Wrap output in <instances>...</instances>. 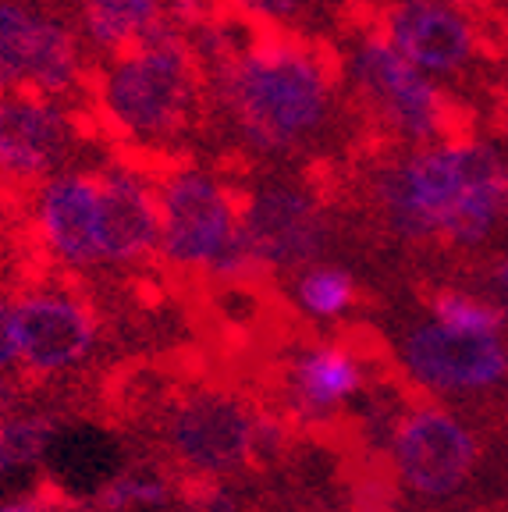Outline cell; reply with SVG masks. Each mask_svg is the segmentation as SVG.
I'll return each instance as SVG.
<instances>
[{"label":"cell","instance_id":"6da1fadb","mask_svg":"<svg viewBox=\"0 0 508 512\" xmlns=\"http://www.w3.org/2000/svg\"><path fill=\"white\" fill-rule=\"evenodd\" d=\"M345 111L338 57L313 36L253 32L207 68V118L253 164H288L331 139Z\"/></svg>","mask_w":508,"mask_h":512},{"label":"cell","instance_id":"7a4b0ae2","mask_svg":"<svg viewBox=\"0 0 508 512\" xmlns=\"http://www.w3.org/2000/svg\"><path fill=\"white\" fill-rule=\"evenodd\" d=\"M505 185V136L459 128L437 143L388 146L370 168L366 196L395 239L477 249L508 221Z\"/></svg>","mask_w":508,"mask_h":512},{"label":"cell","instance_id":"3957f363","mask_svg":"<svg viewBox=\"0 0 508 512\" xmlns=\"http://www.w3.org/2000/svg\"><path fill=\"white\" fill-rule=\"evenodd\" d=\"M86 100L93 128L118 153L175 160L207 118V72L189 36L167 25L153 40L96 64Z\"/></svg>","mask_w":508,"mask_h":512},{"label":"cell","instance_id":"277c9868","mask_svg":"<svg viewBox=\"0 0 508 512\" xmlns=\"http://www.w3.org/2000/svg\"><path fill=\"white\" fill-rule=\"evenodd\" d=\"M157 256L182 274L239 281L256 274L242 239V189L228 171L196 157H175L157 171Z\"/></svg>","mask_w":508,"mask_h":512},{"label":"cell","instance_id":"5b68a950","mask_svg":"<svg viewBox=\"0 0 508 512\" xmlns=\"http://www.w3.org/2000/svg\"><path fill=\"white\" fill-rule=\"evenodd\" d=\"M334 57L345 104L356 107L388 146H423L459 132L452 89L413 68L377 25L349 32Z\"/></svg>","mask_w":508,"mask_h":512},{"label":"cell","instance_id":"8992f818","mask_svg":"<svg viewBox=\"0 0 508 512\" xmlns=\"http://www.w3.org/2000/svg\"><path fill=\"white\" fill-rule=\"evenodd\" d=\"M93 68L61 8L47 0H0V96L29 89L79 104Z\"/></svg>","mask_w":508,"mask_h":512},{"label":"cell","instance_id":"52a82bcc","mask_svg":"<svg viewBox=\"0 0 508 512\" xmlns=\"http://www.w3.org/2000/svg\"><path fill=\"white\" fill-rule=\"evenodd\" d=\"M93 136L89 111L75 100L18 93L0 96V192H25L82 160Z\"/></svg>","mask_w":508,"mask_h":512},{"label":"cell","instance_id":"ba28073f","mask_svg":"<svg viewBox=\"0 0 508 512\" xmlns=\"http://www.w3.org/2000/svg\"><path fill=\"white\" fill-rule=\"evenodd\" d=\"M242 239L256 271H302L320 264L331 242L324 196L299 175H260L242 189Z\"/></svg>","mask_w":508,"mask_h":512},{"label":"cell","instance_id":"9c48e42d","mask_svg":"<svg viewBox=\"0 0 508 512\" xmlns=\"http://www.w3.org/2000/svg\"><path fill=\"white\" fill-rule=\"evenodd\" d=\"M381 36L441 86L469 79L491 54L484 11L452 0H391L377 18Z\"/></svg>","mask_w":508,"mask_h":512},{"label":"cell","instance_id":"30bf717a","mask_svg":"<svg viewBox=\"0 0 508 512\" xmlns=\"http://www.w3.org/2000/svg\"><path fill=\"white\" fill-rule=\"evenodd\" d=\"M29 228L54 267L93 271L100 267V168L75 160L29 192Z\"/></svg>","mask_w":508,"mask_h":512},{"label":"cell","instance_id":"8fae6325","mask_svg":"<svg viewBox=\"0 0 508 512\" xmlns=\"http://www.w3.org/2000/svg\"><path fill=\"white\" fill-rule=\"evenodd\" d=\"M100 168V267H135L157 253L160 207L150 160L107 153Z\"/></svg>","mask_w":508,"mask_h":512},{"label":"cell","instance_id":"7c38bea8","mask_svg":"<svg viewBox=\"0 0 508 512\" xmlns=\"http://www.w3.org/2000/svg\"><path fill=\"white\" fill-rule=\"evenodd\" d=\"M15 303L18 360L36 374L75 367L96 342L93 306L68 285H36Z\"/></svg>","mask_w":508,"mask_h":512},{"label":"cell","instance_id":"4fadbf2b","mask_svg":"<svg viewBox=\"0 0 508 512\" xmlns=\"http://www.w3.org/2000/svg\"><path fill=\"white\" fill-rule=\"evenodd\" d=\"M167 441L189 470L228 473L256 448V420L231 395H189L167 420Z\"/></svg>","mask_w":508,"mask_h":512},{"label":"cell","instance_id":"5bb4252c","mask_svg":"<svg viewBox=\"0 0 508 512\" xmlns=\"http://www.w3.org/2000/svg\"><path fill=\"white\" fill-rule=\"evenodd\" d=\"M409 374L430 388H494L508 377V349L501 335H466L437 320L416 324L402 342Z\"/></svg>","mask_w":508,"mask_h":512},{"label":"cell","instance_id":"9a60e30c","mask_svg":"<svg viewBox=\"0 0 508 512\" xmlns=\"http://www.w3.org/2000/svg\"><path fill=\"white\" fill-rule=\"evenodd\" d=\"M395 459L409 488L430 498H445L466 484L477 463V445L455 416L441 409H420L405 416L395 441Z\"/></svg>","mask_w":508,"mask_h":512},{"label":"cell","instance_id":"2e32d148","mask_svg":"<svg viewBox=\"0 0 508 512\" xmlns=\"http://www.w3.org/2000/svg\"><path fill=\"white\" fill-rule=\"evenodd\" d=\"M64 15L72 18L89 61H111L167 29V0H72Z\"/></svg>","mask_w":508,"mask_h":512},{"label":"cell","instance_id":"e0dca14e","mask_svg":"<svg viewBox=\"0 0 508 512\" xmlns=\"http://www.w3.org/2000/svg\"><path fill=\"white\" fill-rule=\"evenodd\" d=\"M295 388H299V399L310 409L338 406L359 388L356 356L345 345H317L299 360Z\"/></svg>","mask_w":508,"mask_h":512},{"label":"cell","instance_id":"ac0fdd59","mask_svg":"<svg viewBox=\"0 0 508 512\" xmlns=\"http://www.w3.org/2000/svg\"><path fill=\"white\" fill-rule=\"evenodd\" d=\"M295 303L313 320H334L356 303V278L338 264H310L295 271Z\"/></svg>","mask_w":508,"mask_h":512},{"label":"cell","instance_id":"d6986e66","mask_svg":"<svg viewBox=\"0 0 508 512\" xmlns=\"http://www.w3.org/2000/svg\"><path fill=\"white\" fill-rule=\"evenodd\" d=\"M221 11L253 32H295L306 36V25L317 18L324 0H217Z\"/></svg>","mask_w":508,"mask_h":512},{"label":"cell","instance_id":"ffe728a7","mask_svg":"<svg viewBox=\"0 0 508 512\" xmlns=\"http://www.w3.org/2000/svg\"><path fill=\"white\" fill-rule=\"evenodd\" d=\"M430 320L452 331H466V335H501L508 317L487 296L466 292V288H441L430 296Z\"/></svg>","mask_w":508,"mask_h":512},{"label":"cell","instance_id":"44dd1931","mask_svg":"<svg viewBox=\"0 0 508 512\" xmlns=\"http://www.w3.org/2000/svg\"><path fill=\"white\" fill-rule=\"evenodd\" d=\"M50 420L43 416H8L0 424V473L22 470V466L36 463L40 452L50 441Z\"/></svg>","mask_w":508,"mask_h":512},{"label":"cell","instance_id":"7402d4cb","mask_svg":"<svg viewBox=\"0 0 508 512\" xmlns=\"http://www.w3.org/2000/svg\"><path fill=\"white\" fill-rule=\"evenodd\" d=\"M167 488L150 477H121L104 491L107 509H128V505H164Z\"/></svg>","mask_w":508,"mask_h":512},{"label":"cell","instance_id":"603a6c76","mask_svg":"<svg viewBox=\"0 0 508 512\" xmlns=\"http://www.w3.org/2000/svg\"><path fill=\"white\" fill-rule=\"evenodd\" d=\"M484 288H487V299H491V303L508 317V249H501L491 264H487Z\"/></svg>","mask_w":508,"mask_h":512},{"label":"cell","instance_id":"cb8c5ba5","mask_svg":"<svg viewBox=\"0 0 508 512\" xmlns=\"http://www.w3.org/2000/svg\"><path fill=\"white\" fill-rule=\"evenodd\" d=\"M18 360V338H15V303L0 296V374L4 367Z\"/></svg>","mask_w":508,"mask_h":512},{"label":"cell","instance_id":"d4e9b609","mask_svg":"<svg viewBox=\"0 0 508 512\" xmlns=\"http://www.w3.org/2000/svg\"><path fill=\"white\" fill-rule=\"evenodd\" d=\"M494 96H498V114L508 128V54L501 57V68H498V79H494Z\"/></svg>","mask_w":508,"mask_h":512},{"label":"cell","instance_id":"484cf974","mask_svg":"<svg viewBox=\"0 0 508 512\" xmlns=\"http://www.w3.org/2000/svg\"><path fill=\"white\" fill-rule=\"evenodd\" d=\"M15 402H18V384L11 381V377L0 374V424L8 420V413L15 409Z\"/></svg>","mask_w":508,"mask_h":512},{"label":"cell","instance_id":"4316f807","mask_svg":"<svg viewBox=\"0 0 508 512\" xmlns=\"http://www.w3.org/2000/svg\"><path fill=\"white\" fill-rule=\"evenodd\" d=\"M487 11H494V15H501L508 22V0H487Z\"/></svg>","mask_w":508,"mask_h":512},{"label":"cell","instance_id":"83f0119b","mask_svg":"<svg viewBox=\"0 0 508 512\" xmlns=\"http://www.w3.org/2000/svg\"><path fill=\"white\" fill-rule=\"evenodd\" d=\"M452 4H462L469 11H487V0H452Z\"/></svg>","mask_w":508,"mask_h":512},{"label":"cell","instance_id":"f1b7e54d","mask_svg":"<svg viewBox=\"0 0 508 512\" xmlns=\"http://www.w3.org/2000/svg\"><path fill=\"white\" fill-rule=\"evenodd\" d=\"M0 512H32V509H25V505H4Z\"/></svg>","mask_w":508,"mask_h":512},{"label":"cell","instance_id":"f546056e","mask_svg":"<svg viewBox=\"0 0 508 512\" xmlns=\"http://www.w3.org/2000/svg\"><path fill=\"white\" fill-rule=\"evenodd\" d=\"M505 217H508V185H505Z\"/></svg>","mask_w":508,"mask_h":512}]
</instances>
